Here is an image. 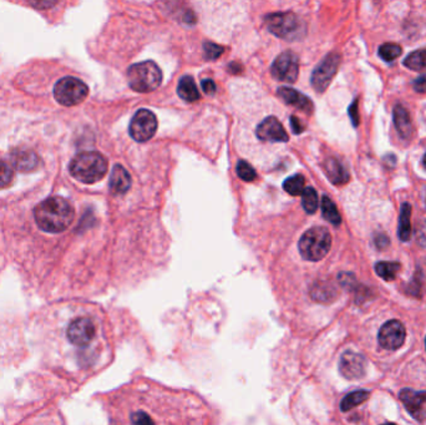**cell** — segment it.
I'll return each instance as SVG.
<instances>
[{
	"label": "cell",
	"mask_w": 426,
	"mask_h": 425,
	"mask_svg": "<svg viewBox=\"0 0 426 425\" xmlns=\"http://www.w3.org/2000/svg\"><path fill=\"white\" fill-rule=\"evenodd\" d=\"M414 89L418 93H426V76H420L415 80Z\"/></svg>",
	"instance_id": "38"
},
{
	"label": "cell",
	"mask_w": 426,
	"mask_h": 425,
	"mask_svg": "<svg viewBox=\"0 0 426 425\" xmlns=\"http://www.w3.org/2000/svg\"><path fill=\"white\" fill-rule=\"evenodd\" d=\"M304 185H305V181L302 175H294L284 181L283 189L292 196H299L305 190Z\"/></svg>",
	"instance_id": "26"
},
{
	"label": "cell",
	"mask_w": 426,
	"mask_h": 425,
	"mask_svg": "<svg viewBox=\"0 0 426 425\" xmlns=\"http://www.w3.org/2000/svg\"><path fill=\"white\" fill-rule=\"evenodd\" d=\"M340 56L337 53H332L326 56L321 64L315 68L312 75V85L318 93H324L333 80L334 75L339 68Z\"/></svg>",
	"instance_id": "9"
},
{
	"label": "cell",
	"mask_w": 426,
	"mask_h": 425,
	"mask_svg": "<svg viewBox=\"0 0 426 425\" xmlns=\"http://www.w3.org/2000/svg\"><path fill=\"white\" fill-rule=\"evenodd\" d=\"M177 93H179V98L182 100H185L187 103H193V101H197L199 99V92H198L197 87L195 84V80L192 76H184L181 80H179V87H177Z\"/></svg>",
	"instance_id": "19"
},
{
	"label": "cell",
	"mask_w": 426,
	"mask_h": 425,
	"mask_svg": "<svg viewBox=\"0 0 426 425\" xmlns=\"http://www.w3.org/2000/svg\"><path fill=\"white\" fill-rule=\"evenodd\" d=\"M204 53H206L207 59L215 60L218 56H221L223 53V48L220 45H216V44L204 43Z\"/></svg>",
	"instance_id": "31"
},
{
	"label": "cell",
	"mask_w": 426,
	"mask_h": 425,
	"mask_svg": "<svg viewBox=\"0 0 426 425\" xmlns=\"http://www.w3.org/2000/svg\"><path fill=\"white\" fill-rule=\"evenodd\" d=\"M157 130V119L146 109L137 111L130 123V135L137 142H146L154 137Z\"/></svg>",
	"instance_id": "8"
},
{
	"label": "cell",
	"mask_w": 426,
	"mask_h": 425,
	"mask_svg": "<svg viewBox=\"0 0 426 425\" xmlns=\"http://www.w3.org/2000/svg\"><path fill=\"white\" fill-rule=\"evenodd\" d=\"M110 191L114 195H124L131 187L130 173L121 165H116L110 176Z\"/></svg>",
	"instance_id": "16"
},
{
	"label": "cell",
	"mask_w": 426,
	"mask_h": 425,
	"mask_svg": "<svg viewBox=\"0 0 426 425\" xmlns=\"http://www.w3.org/2000/svg\"><path fill=\"white\" fill-rule=\"evenodd\" d=\"M278 95L285 104L293 106V107H296L298 110L303 111L308 115H310L314 110V105L308 96L303 95L302 93L296 92L292 87H279Z\"/></svg>",
	"instance_id": "14"
},
{
	"label": "cell",
	"mask_w": 426,
	"mask_h": 425,
	"mask_svg": "<svg viewBox=\"0 0 426 425\" xmlns=\"http://www.w3.org/2000/svg\"><path fill=\"white\" fill-rule=\"evenodd\" d=\"M14 171L6 161L0 160V189H6L12 184Z\"/></svg>",
	"instance_id": "30"
},
{
	"label": "cell",
	"mask_w": 426,
	"mask_h": 425,
	"mask_svg": "<svg viewBox=\"0 0 426 425\" xmlns=\"http://www.w3.org/2000/svg\"><path fill=\"white\" fill-rule=\"evenodd\" d=\"M312 298L318 302L328 303L332 302L334 298L338 295L337 288L332 284H317L312 288Z\"/></svg>",
	"instance_id": "20"
},
{
	"label": "cell",
	"mask_w": 426,
	"mask_h": 425,
	"mask_svg": "<svg viewBox=\"0 0 426 425\" xmlns=\"http://www.w3.org/2000/svg\"><path fill=\"white\" fill-rule=\"evenodd\" d=\"M404 65L413 71L426 73V49L415 50L410 53L405 58Z\"/></svg>",
	"instance_id": "22"
},
{
	"label": "cell",
	"mask_w": 426,
	"mask_h": 425,
	"mask_svg": "<svg viewBox=\"0 0 426 425\" xmlns=\"http://www.w3.org/2000/svg\"><path fill=\"white\" fill-rule=\"evenodd\" d=\"M411 206L409 204H402L400 210V225H399V238L402 242H408L411 236Z\"/></svg>",
	"instance_id": "21"
},
{
	"label": "cell",
	"mask_w": 426,
	"mask_h": 425,
	"mask_svg": "<svg viewBox=\"0 0 426 425\" xmlns=\"http://www.w3.org/2000/svg\"><path fill=\"white\" fill-rule=\"evenodd\" d=\"M394 123L399 135L404 140H408L413 132V125L409 116L408 111L402 105L396 106L394 109Z\"/></svg>",
	"instance_id": "17"
},
{
	"label": "cell",
	"mask_w": 426,
	"mask_h": 425,
	"mask_svg": "<svg viewBox=\"0 0 426 425\" xmlns=\"http://www.w3.org/2000/svg\"><path fill=\"white\" fill-rule=\"evenodd\" d=\"M89 87L76 78H64L54 87L55 100L62 106H75L87 99Z\"/></svg>",
	"instance_id": "7"
},
{
	"label": "cell",
	"mask_w": 426,
	"mask_h": 425,
	"mask_svg": "<svg viewBox=\"0 0 426 425\" xmlns=\"http://www.w3.org/2000/svg\"><path fill=\"white\" fill-rule=\"evenodd\" d=\"M399 271H400V263L398 262H378L375 265L378 276L383 278L384 281H394Z\"/></svg>",
	"instance_id": "24"
},
{
	"label": "cell",
	"mask_w": 426,
	"mask_h": 425,
	"mask_svg": "<svg viewBox=\"0 0 426 425\" xmlns=\"http://www.w3.org/2000/svg\"><path fill=\"white\" fill-rule=\"evenodd\" d=\"M400 55H402V48L396 44H384L379 48V56L383 59L384 62H394L396 58Z\"/></svg>",
	"instance_id": "28"
},
{
	"label": "cell",
	"mask_w": 426,
	"mask_h": 425,
	"mask_svg": "<svg viewBox=\"0 0 426 425\" xmlns=\"http://www.w3.org/2000/svg\"><path fill=\"white\" fill-rule=\"evenodd\" d=\"M131 423L132 425H156L154 420L151 419V417H148V414L143 412H135L132 414Z\"/></svg>",
	"instance_id": "32"
},
{
	"label": "cell",
	"mask_w": 426,
	"mask_h": 425,
	"mask_svg": "<svg viewBox=\"0 0 426 425\" xmlns=\"http://www.w3.org/2000/svg\"><path fill=\"white\" fill-rule=\"evenodd\" d=\"M65 340L78 349H85L96 337V324L87 315H78L65 327Z\"/></svg>",
	"instance_id": "6"
},
{
	"label": "cell",
	"mask_w": 426,
	"mask_h": 425,
	"mask_svg": "<svg viewBox=\"0 0 426 425\" xmlns=\"http://www.w3.org/2000/svg\"><path fill=\"white\" fill-rule=\"evenodd\" d=\"M37 227L50 234H59L73 223L75 210L73 205L62 198H49L37 205L34 211Z\"/></svg>",
	"instance_id": "1"
},
{
	"label": "cell",
	"mask_w": 426,
	"mask_h": 425,
	"mask_svg": "<svg viewBox=\"0 0 426 425\" xmlns=\"http://www.w3.org/2000/svg\"><path fill=\"white\" fill-rule=\"evenodd\" d=\"M407 338V331L402 322L391 320L387 322L379 331V345L387 351H396L399 349Z\"/></svg>",
	"instance_id": "10"
},
{
	"label": "cell",
	"mask_w": 426,
	"mask_h": 425,
	"mask_svg": "<svg viewBox=\"0 0 426 425\" xmlns=\"http://www.w3.org/2000/svg\"><path fill=\"white\" fill-rule=\"evenodd\" d=\"M302 205L308 214H314L318 209V193L313 187H307L302 193Z\"/></svg>",
	"instance_id": "27"
},
{
	"label": "cell",
	"mask_w": 426,
	"mask_h": 425,
	"mask_svg": "<svg viewBox=\"0 0 426 425\" xmlns=\"http://www.w3.org/2000/svg\"><path fill=\"white\" fill-rule=\"evenodd\" d=\"M383 425H396V424H394V423H385V424H383Z\"/></svg>",
	"instance_id": "41"
},
{
	"label": "cell",
	"mask_w": 426,
	"mask_h": 425,
	"mask_svg": "<svg viewBox=\"0 0 426 425\" xmlns=\"http://www.w3.org/2000/svg\"><path fill=\"white\" fill-rule=\"evenodd\" d=\"M339 284L348 290H353L357 284V281H355V277L353 276L352 273H340Z\"/></svg>",
	"instance_id": "33"
},
{
	"label": "cell",
	"mask_w": 426,
	"mask_h": 425,
	"mask_svg": "<svg viewBox=\"0 0 426 425\" xmlns=\"http://www.w3.org/2000/svg\"><path fill=\"white\" fill-rule=\"evenodd\" d=\"M425 347H426V338H425Z\"/></svg>",
	"instance_id": "42"
},
{
	"label": "cell",
	"mask_w": 426,
	"mask_h": 425,
	"mask_svg": "<svg viewBox=\"0 0 426 425\" xmlns=\"http://www.w3.org/2000/svg\"><path fill=\"white\" fill-rule=\"evenodd\" d=\"M339 372L341 376L349 381H357L366 373V361L362 354L355 352H344L339 361Z\"/></svg>",
	"instance_id": "12"
},
{
	"label": "cell",
	"mask_w": 426,
	"mask_h": 425,
	"mask_svg": "<svg viewBox=\"0 0 426 425\" xmlns=\"http://www.w3.org/2000/svg\"><path fill=\"white\" fill-rule=\"evenodd\" d=\"M416 240L419 245L426 247V220L419 222L418 229H416Z\"/></svg>",
	"instance_id": "34"
},
{
	"label": "cell",
	"mask_w": 426,
	"mask_h": 425,
	"mask_svg": "<svg viewBox=\"0 0 426 425\" xmlns=\"http://www.w3.org/2000/svg\"><path fill=\"white\" fill-rule=\"evenodd\" d=\"M256 134L262 141L287 142L290 140V136L277 117H267L258 125Z\"/></svg>",
	"instance_id": "13"
},
{
	"label": "cell",
	"mask_w": 426,
	"mask_h": 425,
	"mask_svg": "<svg viewBox=\"0 0 426 425\" xmlns=\"http://www.w3.org/2000/svg\"><path fill=\"white\" fill-rule=\"evenodd\" d=\"M388 243H389V241H388V238H387L385 236H379V240L377 241L378 247L384 248V247L388 246Z\"/></svg>",
	"instance_id": "39"
},
{
	"label": "cell",
	"mask_w": 426,
	"mask_h": 425,
	"mask_svg": "<svg viewBox=\"0 0 426 425\" xmlns=\"http://www.w3.org/2000/svg\"><path fill=\"white\" fill-rule=\"evenodd\" d=\"M237 175L240 176V179L243 181H254L257 177V173L254 171V167L248 164L247 161L241 160L237 164Z\"/></svg>",
	"instance_id": "29"
},
{
	"label": "cell",
	"mask_w": 426,
	"mask_h": 425,
	"mask_svg": "<svg viewBox=\"0 0 426 425\" xmlns=\"http://www.w3.org/2000/svg\"><path fill=\"white\" fill-rule=\"evenodd\" d=\"M369 397H371V393L368 390L353 392L350 394L344 397V399L340 403V409H341V412H349V410H352L353 408L363 404Z\"/></svg>",
	"instance_id": "23"
},
{
	"label": "cell",
	"mask_w": 426,
	"mask_h": 425,
	"mask_svg": "<svg viewBox=\"0 0 426 425\" xmlns=\"http://www.w3.org/2000/svg\"><path fill=\"white\" fill-rule=\"evenodd\" d=\"M127 81L137 93H151L160 87L162 71L154 62H139L129 69Z\"/></svg>",
	"instance_id": "5"
},
{
	"label": "cell",
	"mask_w": 426,
	"mask_h": 425,
	"mask_svg": "<svg viewBox=\"0 0 426 425\" xmlns=\"http://www.w3.org/2000/svg\"><path fill=\"white\" fill-rule=\"evenodd\" d=\"M107 167L105 156L96 151H87L76 155L70 162V173L84 184H94L105 176Z\"/></svg>",
	"instance_id": "2"
},
{
	"label": "cell",
	"mask_w": 426,
	"mask_h": 425,
	"mask_svg": "<svg viewBox=\"0 0 426 425\" xmlns=\"http://www.w3.org/2000/svg\"><path fill=\"white\" fill-rule=\"evenodd\" d=\"M349 115L352 119L354 126H358L359 125V114H358V101H354L352 106L349 107Z\"/></svg>",
	"instance_id": "36"
},
{
	"label": "cell",
	"mask_w": 426,
	"mask_h": 425,
	"mask_svg": "<svg viewBox=\"0 0 426 425\" xmlns=\"http://www.w3.org/2000/svg\"><path fill=\"white\" fill-rule=\"evenodd\" d=\"M299 74V59L292 51H285L274 60L272 75L274 79L285 83H294Z\"/></svg>",
	"instance_id": "11"
},
{
	"label": "cell",
	"mask_w": 426,
	"mask_h": 425,
	"mask_svg": "<svg viewBox=\"0 0 426 425\" xmlns=\"http://www.w3.org/2000/svg\"><path fill=\"white\" fill-rule=\"evenodd\" d=\"M268 31L284 40H299L305 35V24L294 12H273L266 17Z\"/></svg>",
	"instance_id": "3"
},
{
	"label": "cell",
	"mask_w": 426,
	"mask_h": 425,
	"mask_svg": "<svg viewBox=\"0 0 426 425\" xmlns=\"http://www.w3.org/2000/svg\"><path fill=\"white\" fill-rule=\"evenodd\" d=\"M326 173H327L329 180L335 184V185H343L348 182L349 180V173L346 170V167L340 164L339 161L335 159H328L324 164Z\"/></svg>",
	"instance_id": "18"
},
{
	"label": "cell",
	"mask_w": 426,
	"mask_h": 425,
	"mask_svg": "<svg viewBox=\"0 0 426 425\" xmlns=\"http://www.w3.org/2000/svg\"><path fill=\"white\" fill-rule=\"evenodd\" d=\"M298 247L303 259L317 262L324 259L329 252L332 247V236L327 228H310L303 234Z\"/></svg>",
	"instance_id": "4"
},
{
	"label": "cell",
	"mask_w": 426,
	"mask_h": 425,
	"mask_svg": "<svg viewBox=\"0 0 426 425\" xmlns=\"http://www.w3.org/2000/svg\"><path fill=\"white\" fill-rule=\"evenodd\" d=\"M321 212L328 222H330L334 226L340 225L341 217H340L339 212L337 210V206L334 205L333 201L328 196H324L321 200Z\"/></svg>",
	"instance_id": "25"
},
{
	"label": "cell",
	"mask_w": 426,
	"mask_h": 425,
	"mask_svg": "<svg viewBox=\"0 0 426 425\" xmlns=\"http://www.w3.org/2000/svg\"><path fill=\"white\" fill-rule=\"evenodd\" d=\"M423 165H424V167L426 168V154L425 156H424V159H423Z\"/></svg>",
	"instance_id": "40"
},
{
	"label": "cell",
	"mask_w": 426,
	"mask_h": 425,
	"mask_svg": "<svg viewBox=\"0 0 426 425\" xmlns=\"http://www.w3.org/2000/svg\"><path fill=\"white\" fill-rule=\"evenodd\" d=\"M202 89L207 95H212L216 92V84L211 79H206V80L202 81Z\"/></svg>",
	"instance_id": "37"
},
{
	"label": "cell",
	"mask_w": 426,
	"mask_h": 425,
	"mask_svg": "<svg viewBox=\"0 0 426 425\" xmlns=\"http://www.w3.org/2000/svg\"><path fill=\"white\" fill-rule=\"evenodd\" d=\"M399 397L410 414L416 419H421L424 414V406L426 404V392L402 389Z\"/></svg>",
	"instance_id": "15"
},
{
	"label": "cell",
	"mask_w": 426,
	"mask_h": 425,
	"mask_svg": "<svg viewBox=\"0 0 426 425\" xmlns=\"http://www.w3.org/2000/svg\"><path fill=\"white\" fill-rule=\"evenodd\" d=\"M290 126H292V130H293V132L294 134H302L304 129H305V125L298 119L296 116H290Z\"/></svg>",
	"instance_id": "35"
}]
</instances>
